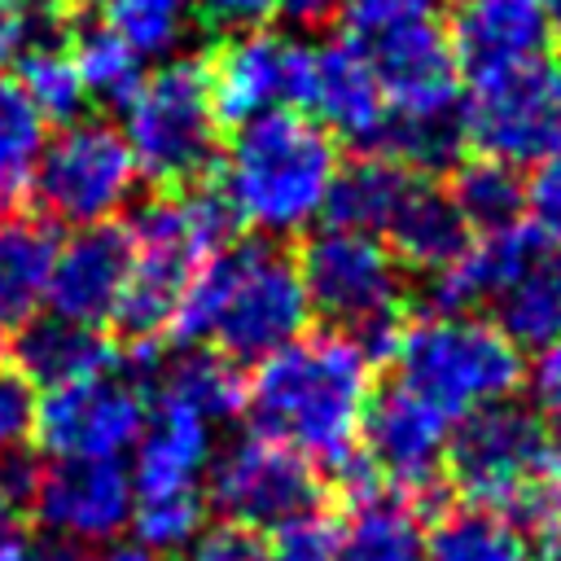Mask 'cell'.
<instances>
[{"label":"cell","instance_id":"1","mask_svg":"<svg viewBox=\"0 0 561 561\" xmlns=\"http://www.w3.org/2000/svg\"><path fill=\"white\" fill-rule=\"evenodd\" d=\"M373 394V364L333 329L298 333L259 359L245 381V416L259 438H272L307 460L333 465L355 447L364 403Z\"/></svg>","mask_w":561,"mask_h":561},{"label":"cell","instance_id":"2","mask_svg":"<svg viewBox=\"0 0 561 561\" xmlns=\"http://www.w3.org/2000/svg\"><path fill=\"white\" fill-rule=\"evenodd\" d=\"M307 320L311 307L294 254L272 241H232L197 267L167 337L175 346H215L245 368L294 342Z\"/></svg>","mask_w":561,"mask_h":561},{"label":"cell","instance_id":"3","mask_svg":"<svg viewBox=\"0 0 561 561\" xmlns=\"http://www.w3.org/2000/svg\"><path fill=\"white\" fill-rule=\"evenodd\" d=\"M237 215L219 184L193 180L184 188H162L131 219V276L110 324L123 342H158L206 259L237 241Z\"/></svg>","mask_w":561,"mask_h":561},{"label":"cell","instance_id":"4","mask_svg":"<svg viewBox=\"0 0 561 561\" xmlns=\"http://www.w3.org/2000/svg\"><path fill=\"white\" fill-rule=\"evenodd\" d=\"M333 171V136L316 118L280 105L237 123L224 153L219 193L228 197L237 224L263 237H294L324 210Z\"/></svg>","mask_w":561,"mask_h":561},{"label":"cell","instance_id":"5","mask_svg":"<svg viewBox=\"0 0 561 561\" xmlns=\"http://www.w3.org/2000/svg\"><path fill=\"white\" fill-rule=\"evenodd\" d=\"M294 267L307 307L333 333H346L368 364L394 355L403 333V267L373 232L329 224L302 241Z\"/></svg>","mask_w":561,"mask_h":561},{"label":"cell","instance_id":"6","mask_svg":"<svg viewBox=\"0 0 561 561\" xmlns=\"http://www.w3.org/2000/svg\"><path fill=\"white\" fill-rule=\"evenodd\" d=\"M394 368L412 394L434 403L443 416H465L482 403L508 399L526 381L522 351L500 333L495 320L478 316H425L403 324L394 342Z\"/></svg>","mask_w":561,"mask_h":561},{"label":"cell","instance_id":"7","mask_svg":"<svg viewBox=\"0 0 561 561\" xmlns=\"http://www.w3.org/2000/svg\"><path fill=\"white\" fill-rule=\"evenodd\" d=\"M123 140L136 171L158 188H184L206 180L219 140V114L202 57H175L145 75L136 96L123 105Z\"/></svg>","mask_w":561,"mask_h":561},{"label":"cell","instance_id":"8","mask_svg":"<svg viewBox=\"0 0 561 561\" xmlns=\"http://www.w3.org/2000/svg\"><path fill=\"white\" fill-rule=\"evenodd\" d=\"M460 131L482 158H500L508 167H543L561 153V66L543 53L469 75Z\"/></svg>","mask_w":561,"mask_h":561},{"label":"cell","instance_id":"9","mask_svg":"<svg viewBox=\"0 0 561 561\" xmlns=\"http://www.w3.org/2000/svg\"><path fill=\"white\" fill-rule=\"evenodd\" d=\"M136 158L123 131L105 118L61 123L53 140H44L31 175V193L44 219L66 228H88L114 219L136 193Z\"/></svg>","mask_w":561,"mask_h":561},{"label":"cell","instance_id":"10","mask_svg":"<svg viewBox=\"0 0 561 561\" xmlns=\"http://www.w3.org/2000/svg\"><path fill=\"white\" fill-rule=\"evenodd\" d=\"M557 438L561 434H552L535 408L513 403V394L482 403L456 416V430L447 434V486L469 504L504 513Z\"/></svg>","mask_w":561,"mask_h":561},{"label":"cell","instance_id":"11","mask_svg":"<svg viewBox=\"0 0 561 561\" xmlns=\"http://www.w3.org/2000/svg\"><path fill=\"white\" fill-rule=\"evenodd\" d=\"M447 434L451 416L412 394L403 381L373 390L359 416V451L377 469L381 486L416 508L447 486Z\"/></svg>","mask_w":561,"mask_h":561},{"label":"cell","instance_id":"12","mask_svg":"<svg viewBox=\"0 0 561 561\" xmlns=\"http://www.w3.org/2000/svg\"><path fill=\"white\" fill-rule=\"evenodd\" d=\"M324 495V478L311 469L307 456L250 434L215 460L206 508H215L228 526L272 530L307 508H320Z\"/></svg>","mask_w":561,"mask_h":561},{"label":"cell","instance_id":"13","mask_svg":"<svg viewBox=\"0 0 561 561\" xmlns=\"http://www.w3.org/2000/svg\"><path fill=\"white\" fill-rule=\"evenodd\" d=\"M202 61L210 75L219 123H245L263 110L307 105L316 48L276 35L267 26H254V31H228Z\"/></svg>","mask_w":561,"mask_h":561},{"label":"cell","instance_id":"14","mask_svg":"<svg viewBox=\"0 0 561 561\" xmlns=\"http://www.w3.org/2000/svg\"><path fill=\"white\" fill-rule=\"evenodd\" d=\"M136 486L118 456H53L39 465L31 517L70 543H110L131 526Z\"/></svg>","mask_w":561,"mask_h":561},{"label":"cell","instance_id":"15","mask_svg":"<svg viewBox=\"0 0 561 561\" xmlns=\"http://www.w3.org/2000/svg\"><path fill=\"white\" fill-rule=\"evenodd\" d=\"M149 394L127 377L92 373L53 386L35 408V438L53 456H118L140 438Z\"/></svg>","mask_w":561,"mask_h":561},{"label":"cell","instance_id":"16","mask_svg":"<svg viewBox=\"0 0 561 561\" xmlns=\"http://www.w3.org/2000/svg\"><path fill=\"white\" fill-rule=\"evenodd\" d=\"M381 83L390 118H447L460 114V57L451 35L434 22L394 31L364 48Z\"/></svg>","mask_w":561,"mask_h":561},{"label":"cell","instance_id":"17","mask_svg":"<svg viewBox=\"0 0 561 561\" xmlns=\"http://www.w3.org/2000/svg\"><path fill=\"white\" fill-rule=\"evenodd\" d=\"M131 276V232L127 224H88L75 228L48 267V289L44 302L53 307V316L79 320V324H110L118 311V298L127 289Z\"/></svg>","mask_w":561,"mask_h":561},{"label":"cell","instance_id":"18","mask_svg":"<svg viewBox=\"0 0 561 561\" xmlns=\"http://www.w3.org/2000/svg\"><path fill=\"white\" fill-rule=\"evenodd\" d=\"M307 110H316V123L329 136H342L359 149H377L390 110H386L381 83L373 75V61L359 44L333 39V44L316 48Z\"/></svg>","mask_w":561,"mask_h":561},{"label":"cell","instance_id":"19","mask_svg":"<svg viewBox=\"0 0 561 561\" xmlns=\"http://www.w3.org/2000/svg\"><path fill=\"white\" fill-rule=\"evenodd\" d=\"M543 237L530 224H508V228H486L478 237H469V245L430 276L425 302L434 316H469L482 302H495L508 280L539 254Z\"/></svg>","mask_w":561,"mask_h":561},{"label":"cell","instance_id":"20","mask_svg":"<svg viewBox=\"0 0 561 561\" xmlns=\"http://www.w3.org/2000/svg\"><path fill=\"white\" fill-rule=\"evenodd\" d=\"M447 35L460 57V70L482 75L543 57L552 39V22L543 0H460Z\"/></svg>","mask_w":561,"mask_h":561},{"label":"cell","instance_id":"21","mask_svg":"<svg viewBox=\"0 0 561 561\" xmlns=\"http://www.w3.org/2000/svg\"><path fill=\"white\" fill-rule=\"evenodd\" d=\"M149 399L153 408H145V425L136 438L131 486L140 495L197 486V473L210 465V421H202L193 408L175 403L171 394H149Z\"/></svg>","mask_w":561,"mask_h":561},{"label":"cell","instance_id":"22","mask_svg":"<svg viewBox=\"0 0 561 561\" xmlns=\"http://www.w3.org/2000/svg\"><path fill=\"white\" fill-rule=\"evenodd\" d=\"M9 351L13 364L35 381V386H66L92 373H110L118 346L79 320L66 316H31L9 333Z\"/></svg>","mask_w":561,"mask_h":561},{"label":"cell","instance_id":"23","mask_svg":"<svg viewBox=\"0 0 561 561\" xmlns=\"http://www.w3.org/2000/svg\"><path fill=\"white\" fill-rule=\"evenodd\" d=\"M386 237H390V254L399 259V267H412V272H443L473 237V228L465 224V215L456 210V202L434 188V184H412L403 206L394 210V219L386 224Z\"/></svg>","mask_w":561,"mask_h":561},{"label":"cell","instance_id":"24","mask_svg":"<svg viewBox=\"0 0 561 561\" xmlns=\"http://www.w3.org/2000/svg\"><path fill=\"white\" fill-rule=\"evenodd\" d=\"M416 180L421 175H412L394 158L364 149L359 158L337 162L320 215H329V224H337V228H355V232L377 237V232H386V224L394 219V210L403 206V197Z\"/></svg>","mask_w":561,"mask_h":561},{"label":"cell","instance_id":"25","mask_svg":"<svg viewBox=\"0 0 561 561\" xmlns=\"http://www.w3.org/2000/svg\"><path fill=\"white\" fill-rule=\"evenodd\" d=\"M57 254V237L48 219L4 210L0 215V329L13 333L31 320L48 289V267Z\"/></svg>","mask_w":561,"mask_h":561},{"label":"cell","instance_id":"26","mask_svg":"<svg viewBox=\"0 0 561 561\" xmlns=\"http://www.w3.org/2000/svg\"><path fill=\"white\" fill-rule=\"evenodd\" d=\"M500 333L517 351H548L561 342V250L539 245V254L508 280L491 302Z\"/></svg>","mask_w":561,"mask_h":561},{"label":"cell","instance_id":"27","mask_svg":"<svg viewBox=\"0 0 561 561\" xmlns=\"http://www.w3.org/2000/svg\"><path fill=\"white\" fill-rule=\"evenodd\" d=\"M425 561H539V552L530 535L504 513L465 500L434 517L425 535Z\"/></svg>","mask_w":561,"mask_h":561},{"label":"cell","instance_id":"28","mask_svg":"<svg viewBox=\"0 0 561 561\" xmlns=\"http://www.w3.org/2000/svg\"><path fill=\"white\" fill-rule=\"evenodd\" d=\"M245 368L228 359L215 346H180L171 364H162V377L153 394H171L175 403L193 408L202 421H232L245 408Z\"/></svg>","mask_w":561,"mask_h":561},{"label":"cell","instance_id":"29","mask_svg":"<svg viewBox=\"0 0 561 561\" xmlns=\"http://www.w3.org/2000/svg\"><path fill=\"white\" fill-rule=\"evenodd\" d=\"M337 561H425V530L416 522V504L390 491L351 504Z\"/></svg>","mask_w":561,"mask_h":561},{"label":"cell","instance_id":"30","mask_svg":"<svg viewBox=\"0 0 561 561\" xmlns=\"http://www.w3.org/2000/svg\"><path fill=\"white\" fill-rule=\"evenodd\" d=\"M447 197L456 202V210L465 215L469 228L486 232V228H508L522 219L526 210V184L522 171L500 162V158H469L451 167V188Z\"/></svg>","mask_w":561,"mask_h":561},{"label":"cell","instance_id":"31","mask_svg":"<svg viewBox=\"0 0 561 561\" xmlns=\"http://www.w3.org/2000/svg\"><path fill=\"white\" fill-rule=\"evenodd\" d=\"M44 149V114L13 75H0V215L31 193L35 158Z\"/></svg>","mask_w":561,"mask_h":561},{"label":"cell","instance_id":"32","mask_svg":"<svg viewBox=\"0 0 561 561\" xmlns=\"http://www.w3.org/2000/svg\"><path fill=\"white\" fill-rule=\"evenodd\" d=\"M70 53H75L83 92L114 110H123L136 96V88L145 83V57L105 22L79 26L70 39Z\"/></svg>","mask_w":561,"mask_h":561},{"label":"cell","instance_id":"33","mask_svg":"<svg viewBox=\"0 0 561 561\" xmlns=\"http://www.w3.org/2000/svg\"><path fill=\"white\" fill-rule=\"evenodd\" d=\"M18 83L31 96V105L44 114V123H75L88 101L66 39H31L18 53Z\"/></svg>","mask_w":561,"mask_h":561},{"label":"cell","instance_id":"34","mask_svg":"<svg viewBox=\"0 0 561 561\" xmlns=\"http://www.w3.org/2000/svg\"><path fill=\"white\" fill-rule=\"evenodd\" d=\"M193 22V0H105V26H114L140 57L180 48Z\"/></svg>","mask_w":561,"mask_h":561},{"label":"cell","instance_id":"35","mask_svg":"<svg viewBox=\"0 0 561 561\" xmlns=\"http://www.w3.org/2000/svg\"><path fill=\"white\" fill-rule=\"evenodd\" d=\"M206 522V495L197 486H180V491H153L140 495L131 508V526L136 539L153 552H180L184 543H193L202 535Z\"/></svg>","mask_w":561,"mask_h":561},{"label":"cell","instance_id":"36","mask_svg":"<svg viewBox=\"0 0 561 561\" xmlns=\"http://www.w3.org/2000/svg\"><path fill=\"white\" fill-rule=\"evenodd\" d=\"M443 0H342L337 4V22H342V39L368 48L394 31L421 26L438 18Z\"/></svg>","mask_w":561,"mask_h":561},{"label":"cell","instance_id":"37","mask_svg":"<svg viewBox=\"0 0 561 561\" xmlns=\"http://www.w3.org/2000/svg\"><path fill=\"white\" fill-rule=\"evenodd\" d=\"M267 561H337L342 548V517L324 508H307L267 530Z\"/></svg>","mask_w":561,"mask_h":561},{"label":"cell","instance_id":"38","mask_svg":"<svg viewBox=\"0 0 561 561\" xmlns=\"http://www.w3.org/2000/svg\"><path fill=\"white\" fill-rule=\"evenodd\" d=\"M35 408H39L35 381L18 364L0 359V460L22 451V447H31V438H35Z\"/></svg>","mask_w":561,"mask_h":561},{"label":"cell","instance_id":"39","mask_svg":"<svg viewBox=\"0 0 561 561\" xmlns=\"http://www.w3.org/2000/svg\"><path fill=\"white\" fill-rule=\"evenodd\" d=\"M184 561H267V548L259 539V530L245 526H210L188 543Z\"/></svg>","mask_w":561,"mask_h":561},{"label":"cell","instance_id":"40","mask_svg":"<svg viewBox=\"0 0 561 561\" xmlns=\"http://www.w3.org/2000/svg\"><path fill=\"white\" fill-rule=\"evenodd\" d=\"M526 206L535 210V232L543 237V245L561 250V153L539 167L535 184L526 188Z\"/></svg>","mask_w":561,"mask_h":561},{"label":"cell","instance_id":"41","mask_svg":"<svg viewBox=\"0 0 561 561\" xmlns=\"http://www.w3.org/2000/svg\"><path fill=\"white\" fill-rule=\"evenodd\" d=\"M197 22H206L210 31H254L267 26L280 13V0H193Z\"/></svg>","mask_w":561,"mask_h":561},{"label":"cell","instance_id":"42","mask_svg":"<svg viewBox=\"0 0 561 561\" xmlns=\"http://www.w3.org/2000/svg\"><path fill=\"white\" fill-rule=\"evenodd\" d=\"M526 377H530V394H535L530 408L548 421L552 434H561V342L539 351V359H535V368Z\"/></svg>","mask_w":561,"mask_h":561},{"label":"cell","instance_id":"43","mask_svg":"<svg viewBox=\"0 0 561 561\" xmlns=\"http://www.w3.org/2000/svg\"><path fill=\"white\" fill-rule=\"evenodd\" d=\"M31 39V22L18 0H0V66L13 61Z\"/></svg>","mask_w":561,"mask_h":561},{"label":"cell","instance_id":"44","mask_svg":"<svg viewBox=\"0 0 561 561\" xmlns=\"http://www.w3.org/2000/svg\"><path fill=\"white\" fill-rule=\"evenodd\" d=\"M337 4L342 0H280V18H289L298 31H320L337 22Z\"/></svg>","mask_w":561,"mask_h":561},{"label":"cell","instance_id":"45","mask_svg":"<svg viewBox=\"0 0 561 561\" xmlns=\"http://www.w3.org/2000/svg\"><path fill=\"white\" fill-rule=\"evenodd\" d=\"M96 561H167L162 552H153V548H145V543H114L105 557H96Z\"/></svg>","mask_w":561,"mask_h":561},{"label":"cell","instance_id":"46","mask_svg":"<svg viewBox=\"0 0 561 561\" xmlns=\"http://www.w3.org/2000/svg\"><path fill=\"white\" fill-rule=\"evenodd\" d=\"M0 561H31L26 535H18V530H0Z\"/></svg>","mask_w":561,"mask_h":561},{"label":"cell","instance_id":"47","mask_svg":"<svg viewBox=\"0 0 561 561\" xmlns=\"http://www.w3.org/2000/svg\"><path fill=\"white\" fill-rule=\"evenodd\" d=\"M31 561H92V557H83L79 548H66V543H57V548H44V552H31Z\"/></svg>","mask_w":561,"mask_h":561},{"label":"cell","instance_id":"48","mask_svg":"<svg viewBox=\"0 0 561 561\" xmlns=\"http://www.w3.org/2000/svg\"><path fill=\"white\" fill-rule=\"evenodd\" d=\"M18 4H26V9H35V13H48V18H61L75 0H18Z\"/></svg>","mask_w":561,"mask_h":561},{"label":"cell","instance_id":"49","mask_svg":"<svg viewBox=\"0 0 561 561\" xmlns=\"http://www.w3.org/2000/svg\"><path fill=\"white\" fill-rule=\"evenodd\" d=\"M22 513H18V504L9 500V491L0 486V530H13V522H18Z\"/></svg>","mask_w":561,"mask_h":561},{"label":"cell","instance_id":"50","mask_svg":"<svg viewBox=\"0 0 561 561\" xmlns=\"http://www.w3.org/2000/svg\"><path fill=\"white\" fill-rule=\"evenodd\" d=\"M539 561H561V535L543 539V552H539Z\"/></svg>","mask_w":561,"mask_h":561},{"label":"cell","instance_id":"51","mask_svg":"<svg viewBox=\"0 0 561 561\" xmlns=\"http://www.w3.org/2000/svg\"><path fill=\"white\" fill-rule=\"evenodd\" d=\"M543 9H548V22L561 26V0H543Z\"/></svg>","mask_w":561,"mask_h":561}]
</instances>
